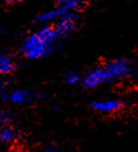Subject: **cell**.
<instances>
[{
  "label": "cell",
  "instance_id": "obj_1",
  "mask_svg": "<svg viewBox=\"0 0 138 152\" xmlns=\"http://www.w3.org/2000/svg\"><path fill=\"white\" fill-rule=\"evenodd\" d=\"M62 41L54 24L42 25L25 37L20 46V53L26 59L37 60L55 52Z\"/></svg>",
  "mask_w": 138,
  "mask_h": 152
},
{
  "label": "cell",
  "instance_id": "obj_2",
  "mask_svg": "<svg viewBox=\"0 0 138 152\" xmlns=\"http://www.w3.org/2000/svg\"><path fill=\"white\" fill-rule=\"evenodd\" d=\"M134 71L129 59L114 58L94 68V76L100 86L128 78Z\"/></svg>",
  "mask_w": 138,
  "mask_h": 152
},
{
  "label": "cell",
  "instance_id": "obj_3",
  "mask_svg": "<svg viewBox=\"0 0 138 152\" xmlns=\"http://www.w3.org/2000/svg\"><path fill=\"white\" fill-rule=\"evenodd\" d=\"M82 1L79 0H60L57 1L55 6L46 11H43L38 14L35 22L37 24L46 25V24H54L55 22L60 20L66 14L73 13L81 9L83 6Z\"/></svg>",
  "mask_w": 138,
  "mask_h": 152
},
{
  "label": "cell",
  "instance_id": "obj_4",
  "mask_svg": "<svg viewBox=\"0 0 138 152\" xmlns=\"http://www.w3.org/2000/svg\"><path fill=\"white\" fill-rule=\"evenodd\" d=\"M1 100L14 105H26L41 99V94L26 89H14L10 91H0Z\"/></svg>",
  "mask_w": 138,
  "mask_h": 152
},
{
  "label": "cell",
  "instance_id": "obj_5",
  "mask_svg": "<svg viewBox=\"0 0 138 152\" xmlns=\"http://www.w3.org/2000/svg\"><path fill=\"white\" fill-rule=\"evenodd\" d=\"M78 20H79L78 13L73 12V13L66 14L65 17H62L60 20L54 23L56 31L58 32L62 39L67 38L69 35H71L73 32L76 31L77 25H78Z\"/></svg>",
  "mask_w": 138,
  "mask_h": 152
},
{
  "label": "cell",
  "instance_id": "obj_6",
  "mask_svg": "<svg viewBox=\"0 0 138 152\" xmlns=\"http://www.w3.org/2000/svg\"><path fill=\"white\" fill-rule=\"evenodd\" d=\"M90 108L92 111L101 114H113L117 113L123 108V103L117 99H104L97 100L90 103Z\"/></svg>",
  "mask_w": 138,
  "mask_h": 152
},
{
  "label": "cell",
  "instance_id": "obj_7",
  "mask_svg": "<svg viewBox=\"0 0 138 152\" xmlns=\"http://www.w3.org/2000/svg\"><path fill=\"white\" fill-rule=\"evenodd\" d=\"M15 69V60L10 54L2 52L0 55V73L2 76H8Z\"/></svg>",
  "mask_w": 138,
  "mask_h": 152
},
{
  "label": "cell",
  "instance_id": "obj_8",
  "mask_svg": "<svg viewBox=\"0 0 138 152\" xmlns=\"http://www.w3.org/2000/svg\"><path fill=\"white\" fill-rule=\"evenodd\" d=\"M19 132L13 126H6L1 127L0 130V140L2 143H11L18 139Z\"/></svg>",
  "mask_w": 138,
  "mask_h": 152
},
{
  "label": "cell",
  "instance_id": "obj_9",
  "mask_svg": "<svg viewBox=\"0 0 138 152\" xmlns=\"http://www.w3.org/2000/svg\"><path fill=\"white\" fill-rule=\"evenodd\" d=\"M62 79H64V82H65L66 86H77L78 83L82 82V77L80 76L78 72H76V71H67L64 75Z\"/></svg>",
  "mask_w": 138,
  "mask_h": 152
},
{
  "label": "cell",
  "instance_id": "obj_10",
  "mask_svg": "<svg viewBox=\"0 0 138 152\" xmlns=\"http://www.w3.org/2000/svg\"><path fill=\"white\" fill-rule=\"evenodd\" d=\"M12 121H13V115L11 114L9 111L2 110L0 112V125H1V127L11 126Z\"/></svg>",
  "mask_w": 138,
  "mask_h": 152
},
{
  "label": "cell",
  "instance_id": "obj_11",
  "mask_svg": "<svg viewBox=\"0 0 138 152\" xmlns=\"http://www.w3.org/2000/svg\"><path fill=\"white\" fill-rule=\"evenodd\" d=\"M43 152H64L60 148L58 147H55V145H51V147H47Z\"/></svg>",
  "mask_w": 138,
  "mask_h": 152
}]
</instances>
